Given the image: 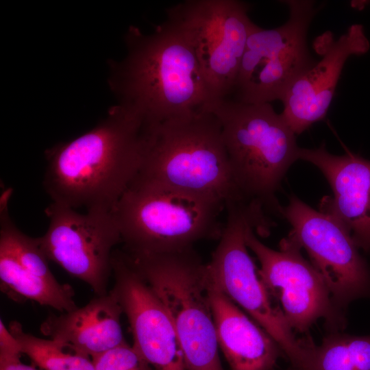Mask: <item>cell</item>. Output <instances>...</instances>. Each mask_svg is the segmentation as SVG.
<instances>
[{
    "mask_svg": "<svg viewBox=\"0 0 370 370\" xmlns=\"http://www.w3.org/2000/svg\"><path fill=\"white\" fill-rule=\"evenodd\" d=\"M149 127L119 104L95 127L45 151V191L56 202L113 211L142 166Z\"/></svg>",
    "mask_w": 370,
    "mask_h": 370,
    "instance_id": "1",
    "label": "cell"
},
{
    "mask_svg": "<svg viewBox=\"0 0 370 370\" xmlns=\"http://www.w3.org/2000/svg\"><path fill=\"white\" fill-rule=\"evenodd\" d=\"M127 53L112 65L110 85L117 104L147 126L204 108L211 98L190 45L165 21L145 34L130 27Z\"/></svg>",
    "mask_w": 370,
    "mask_h": 370,
    "instance_id": "2",
    "label": "cell"
},
{
    "mask_svg": "<svg viewBox=\"0 0 370 370\" xmlns=\"http://www.w3.org/2000/svg\"><path fill=\"white\" fill-rule=\"evenodd\" d=\"M134 182L212 197L225 206L247 201L234 180L220 123L206 107L149 128Z\"/></svg>",
    "mask_w": 370,
    "mask_h": 370,
    "instance_id": "3",
    "label": "cell"
},
{
    "mask_svg": "<svg viewBox=\"0 0 370 370\" xmlns=\"http://www.w3.org/2000/svg\"><path fill=\"white\" fill-rule=\"evenodd\" d=\"M225 204L170 186L134 182L113 210L124 251L169 253L219 239Z\"/></svg>",
    "mask_w": 370,
    "mask_h": 370,
    "instance_id": "4",
    "label": "cell"
},
{
    "mask_svg": "<svg viewBox=\"0 0 370 370\" xmlns=\"http://www.w3.org/2000/svg\"><path fill=\"white\" fill-rule=\"evenodd\" d=\"M206 108L220 123L234 180L244 199L274 207L275 191L298 160L295 132L270 103L223 99Z\"/></svg>",
    "mask_w": 370,
    "mask_h": 370,
    "instance_id": "5",
    "label": "cell"
},
{
    "mask_svg": "<svg viewBox=\"0 0 370 370\" xmlns=\"http://www.w3.org/2000/svg\"><path fill=\"white\" fill-rule=\"evenodd\" d=\"M124 253L165 308L186 370H224L209 294L206 264L193 247L169 253Z\"/></svg>",
    "mask_w": 370,
    "mask_h": 370,
    "instance_id": "6",
    "label": "cell"
},
{
    "mask_svg": "<svg viewBox=\"0 0 370 370\" xmlns=\"http://www.w3.org/2000/svg\"><path fill=\"white\" fill-rule=\"evenodd\" d=\"M225 210L223 232L206 264L208 279L276 341L293 370H302L307 339L296 338L280 306L274 304L246 243L249 228L267 233L263 209L253 202H236L227 204Z\"/></svg>",
    "mask_w": 370,
    "mask_h": 370,
    "instance_id": "7",
    "label": "cell"
},
{
    "mask_svg": "<svg viewBox=\"0 0 370 370\" xmlns=\"http://www.w3.org/2000/svg\"><path fill=\"white\" fill-rule=\"evenodd\" d=\"M287 21L273 29L255 25L245 46L230 97L245 103L282 100L298 77L316 61L307 45L310 25L317 12L311 0H288Z\"/></svg>",
    "mask_w": 370,
    "mask_h": 370,
    "instance_id": "8",
    "label": "cell"
},
{
    "mask_svg": "<svg viewBox=\"0 0 370 370\" xmlns=\"http://www.w3.org/2000/svg\"><path fill=\"white\" fill-rule=\"evenodd\" d=\"M238 0H186L166 9L197 60L211 101L231 95L248 37L256 24Z\"/></svg>",
    "mask_w": 370,
    "mask_h": 370,
    "instance_id": "9",
    "label": "cell"
},
{
    "mask_svg": "<svg viewBox=\"0 0 370 370\" xmlns=\"http://www.w3.org/2000/svg\"><path fill=\"white\" fill-rule=\"evenodd\" d=\"M248 229L246 243L256 256L260 275L272 298L278 302L293 331L307 332L323 319L328 331H343L347 323L345 312L335 306L321 274L300 252L301 246L292 234L273 249Z\"/></svg>",
    "mask_w": 370,
    "mask_h": 370,
    "instance_id": "10",
    "label": "cell"
},
{
    "mask_svg": "<svg viewBox=\"0 0 370 370\" xmlns=\"http://www.w3.org/2000/svg\"><path fill=\"white\" fill-rule=\"evenodd\" d=\"M280 212L293 227L291 234L323 278L337 308L345 312L352 302L370 299V268L341 221L295 196Z\"/></svg>",
    "mask_w": 370,
    "mask_h": 370,
    "instance_id": "11",
    "label": "cell"
},
{
    "mask_svg": "<svg viewBox=\"0 0 370 370\" xmlns=\"http://www.w3.org/2000/svg\"><path fill=\"white\" fill-rule=\"evenodd\" d=\"M45 212L49 227L37 238L48 260L86 282L97 296L107 294L113 248L122 242L113 211L79 213L52 201Z\"/></svg>",
    "mask_w": 370,
    "mask_h": 370,
    "instance_id": "12",
    "label": "cell"
},
{
    "mask_svg": "<svg viewBox=\"0 0 370 370\" xmlns=\"http://www.w3.org/2000/svg\"><path fill=\"white\" fill-rule=\"evenodd\" d=\"M111 292L126 315L133 347L155 370H186L174 326L159 298L123 251H114Z\"/></svg>",
    "mask_w": 370,
    "mask_h": 370,
    "instance_id": "13",
    "label": "cell"
},
{
    "mask_svg": "<svg viewBox=\"0 0 370 370\" xmlns=\"http://www.w3.org/2000/svg\"><path fill=\"white\" fill-rule=\"evenodd\" d=\"M323 48L321 59L294 82L281 100V114L296 135L325 118L346 61L366 53L370 43L363 26L353 24Z\"/></svg>",
    "mask_w": 370,
    "mask_h": 370,
    "instance_id": "14",
    "label": "cell"
},
{
    "mask_svg": "<svg viewBox=\"0 0 370 370\" xmlns=\"http://www.w3.org/2000/svg\"><path fill=\"white\" fill-rule=\"evenodd\" d=\"M297 159L316 166L330 185L333 197L323 202L322 210L341 221L359 249L370 254V161L349 152L333 155L324 143L299 147Z\"/></svg>",
    "mask_w": 370,
    "mask_h": 370,
    "instance_id": "15",
    "label": "cell"
},
{
    "mask_svg": "<svg viewBox=\"0 0 370 370\" xmlns=\"http://www.w3.org/2000/svg\"><path fill=\"white\" fill-rule=\"evenodd\" d=\"M208 281L217 341L230 370H275L284 356L278 344Z\"/></svg>",
    "mask_w": 370,
    "mask_h": 370,
    "instance_id": "16",
    "label": "cell"
},
{
    "mask_svg": "<svg viewBox=\"0 0 370 370\" xmlns=\"http://www.w3.org/2000/svg\"><path fill=\"white\" fill-rule=\"evenodd\" d=\"M122 313L110 291L82 307L49 315L41 324L40 332L93 358L126 343L121 325Z\"/></svg>",
    "mask_w": 370,
    "mask_h": 370,
    "instance_id": "17",
    "label": "cell"
},
{
    "mask_svg": "<svg viewBox=\"0 0 370 370\" xmlns=\"http://www.w3.org/2000/svg\"><path fill=\"white\" fill-rule=\"evenodd\" d=\"M1 289L12 299L32 300L60 312L77 308L74 291L66 284L49 280L26 271L7 249L0 247Z\"/></svg>",
    "mask_w": 370,
    "mask_h": 370,
    "instance_id": "18",
    "label": "cell"
},
{
    "mask_svg": "<svg viewBox=\"0 0 370 370\" xmlns=\"http://www.w3.org/2000/svg\"><path fill=\"white\" fill-rule=\"evenodd\" d=\"M303 370H370V334L328 331L319 345L311 340Z\"/></svg>",
    "mask_w": 370,
    "mask_h": 370,
    "instance_id": "19",
    "label": "cell"
},
{
    "mask_svg": "<svg viewBox=\"0 0 370 370\" xmlns=\"http://www.w3.org/2000/svg\"><path fill=\"white\" fill-rule=\"evenodd\" d=\"M8 329L19 343L22 353L42 370H96L91 358L65 342L35 336L25 332L16 321L9 324Z\"/></svg>",
    "mask_w": 370,
    "mask_h": 370,
    "instance_id": "20",
    "label": "cell"
},
{
    "mask_svg": "<svg viewBox=\"0 0 370 370\" xmlns=\"http://www.w3.org/2000/svg\"><path fill=\"white\" fill-rule=\"evenodd\" d=\"M92 360L96 370H155L127 342Z\"/></svg>",
    "mask_w": 370,
    "mask_h": 370,
    "instance_id": "21",
    "label": "cell"
},
{
    "mask_svg": "<svg viewBox=\"0 0 370 370\" xmlns=\"http://www.w3.org/2000/svg\"><path fill=\"white\" fill-rule=\"evenodd\" d=\"M22 354L19 343L1 319L0 361L19 360Z\"/></svg>",
    "mask_w": 370,
    "mask_h": 370,
    "instance_id": "22",
    "label": "cell"
},
{
    "mask_svg": "<svg viewBox=\"0 0 370 370\" xmlns=\"http://www.w3.org/2000/svg\"><path fill=\"white\" fill-rule=\"evenodd\" d=\"M0 370H38L35 367L23 363L21 360L0 361Z\"/></svg>",
    "mask_w": 370,
    "mask_h": 370,
    "instance_id": "23",
    "label": "cell"
},
{
    "mask_svg": "<svg viewBox=\"0 0 370 370\" xmlns=\"http://www.w3.org/2000/svg\"><path fill=\"white\" fill-rule=\"evenodd\" d=\"M286 370H293V369L291 367H290L289 369H288Z\"/></svg>",
    "mask_w": 370,
    "mask_h": 370,
    "instance_id": "24",
    "label": "cell"
}]
</instances>
